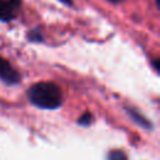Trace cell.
Returning a JSON list of instances; mask_svg holds the SVG:
<instances>
[{"instance_id": "cell-1", "label": "cell", "mask_w": 160, "mask_h": 160, "mask_svg": "<svg viewBox=\"0 0 160 160\" xmlns=\"http://www.w3.org/2000/svg\"><path fill=\"white\" fill-rule=\"evenodd\" d=\"M29 100L32 105L45 110L58 109L62 102V95L56 84L50 81H41L34 84L29 91Z\"/></svg>"}, {"instance_id": "cell-2", "label": "cell", "mask_w": 160, "mask_h": 160, "mask_svg": "<svg viewBox=\"0 0 160 160\" xmlns=\"http://www.w3.org/2000/svg\"><path fill=\"white\" fill-rule=\"evenodd\" d=\"M0 79L9 85H14L20 80L19 72L10 65L8 60H5L1 56H0Z\"/></svg>"}, {"instance_id": "cell-3", "label": "cell", "mask_w": 160, "mask_h": 160, "mask_svg": "<svg viewBox=\"0 0 160 160\" xmlns=\"http://www.w3.org/2000/svg\"><path fill=\"white\" fill-rule=\"evenodd\" d=\"M20 5V0H0V20L9 21L14 16V10Z\"/></svg>"}, {"instance_id": "cell-4", "label": "cell", "mask_w": 160, "mask_h": 160, "mask_svg": "<svg viewBox=\"0 0 160 160\" xmlns=\"http://www.w3.org/2000/svg\"><path fill=\"white\" fill-rule=\"evenodd\" d=\"M126 111H128V114H129V116L139 125V126H142V128H146V129H150L151 128V122L148 120V119H145L139 111H136V110H134V109H126Z\"/></svg>"}, {"instance_id": "cell-5", "label": "cell", "mask_w": 160, "mask_h": 160, "mask_svg": "<svg viewBox=\"0 0 160 160\" xmlns=\"http://www.w3.org/2000/svg\"><path fill=\"white\" fill-rule=\"evenodd\" d=\"M108 160H128V156L122 150H111L108 155Z\"/></svg>"}, {"instance_id": "cell-6", "label": "cell", "mask_w": 160, "mask_h": 160, "mask_svg": "<svg viewBox=\"0 0 160 160\" xmlns=\"http://www.w3.org/2000/svg\"><path fill=\"white\" fill-rule=\"evenodd\" d=\"M91 120H92V116H91V114H89V112H85L79 120H78V122L80 124V125H82V126H88V125H90V122H91Z\"/></svg>"}, {"instance_id": "cell-7", "label": "cell", "mask_w": 160, "mask_h": 160, "mask_svg": "<svg viewBox=\"0 0 160 160\" xmlns=\"http://www.w3.org/2000/svg\"><path fill=\"white\" fill-rule=\"evenodd\" d=\"M29 39H30L31 41H35V42H39V41L42 40L41 34H40L39 30H32V31H30V34H29Z\"/></svg>"}, {"instance_id": "cell-8", "label": "cell", "mask_w": 160, "mask_h": 160, "mask_svg": "<svg viewBox=\"0 0 160 160\" xmlns=\"http://www.w3.org/2000/svg\"><path fill=\"white\" fill-rule=\"evenodd\" d=\"M61 2H64V4H66V5H71L72 4V1L71 0H60Z\"/></svg>"}, {"instance_id": "cell-9", "label": "cell", "mask_w": 160, "mask_h": 160, "mask_svg": "<svg viewBox=\"0 0 160 160\" xmlns=\"http://www.w3.org/2000/svg\"><path fill=\"white\" fill-rule=\"evenodd\" d=\"M111 1H114V2H118V1H119V0H111Z\"/></svg>"}]
</instances>
